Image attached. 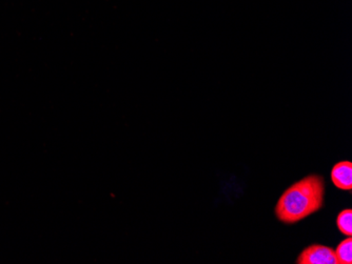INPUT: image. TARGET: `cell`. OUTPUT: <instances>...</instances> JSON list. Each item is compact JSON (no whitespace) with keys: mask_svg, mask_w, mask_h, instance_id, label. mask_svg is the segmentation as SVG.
Wrapping results in <instances>:
<instances>
[{"mask_svg":"<svg viewBox=\"0 0 352 264\" xmlns=\"http://www.w3.org/2000/svg\"><path fill=\"white\" fill-rule=\"evenodd\" d=\"M331 180L340 190L351 191L352 163L350 161H341L332 167Z\"/></svg>","mask_w":352,"mask_h":264,"instance_id":"obj_3","label":"cell"},{"mask_svg":"<svg viewBox=\"0 0 352 264\" xmlns=\"http://www.w3.org/2000/svg\"><path fill=\"white\" fill-rule=\"evenodd\" d=\"M338 259V264L352 263V238L348 237L338 245L334 251Z\"/></svg>","mask_w":352,"mask_h":264,"instance_id":"obj_4","label":"cell"},{"mask_svg":"<svg viewBox=\"0 0 352 264\" xmlns=\"http://www.w3.org/2000/svg\"><path fill=\"white\" fill-rule=\"evenodd\" d=\"M298 264H338L334 250L321 244L308 246L298 256Z\"/></svg>","mask_w":352,"mask_h":264,"instance_id":"obj_2","label":"cell"},{"mask_svg":"<svg viewBox=\"0 0 352 264\" xmlns=\"http://www.w3.org/2000/svg\"><path fill=\"white\" fill-rule=\"evenodd\" d=\"M325 181L322 176L310 175L285 191L276 206L280 221L294 224L318 212L324 206Z\"/></svg>","mask_w":352,"mask_h":264,"instance_id":"obj_1","label":"cell"},{"mask_svg":"<svg viewBox=\"0 0 352 264\" xmlns=\"http://www.w3.org/2000/svg\"><path fill=\"white\" fill-rule=\"evenodd\" d=\"M337 226L340 232L347 237L352 236V210L347 208V210L342 211L337 218Z\"/></svg>","mask_w":352,"mask_h":264,"instance_id":"obj_5","label":"cell"}]
</instances>
